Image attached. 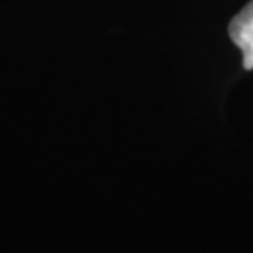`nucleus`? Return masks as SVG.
<instances>
[{
    "instance_id": "f257e3e1",
    "label": "nucleus",
    "mask_w": 253,
    "mask_h": 253,
    "mask_svg": "<svg viewBox=\"0 0 253 253\" xmlns=\"http://www.w3.org/2000/svg\"><path fill=\"white\" fill-rule=\"evenodd\" d=\"M229 36L242 51V64L246 70H253V0L236 15L229 25Z\"/></svg>"
}]
</instances>
